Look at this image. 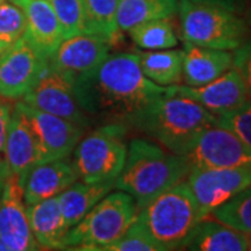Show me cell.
Segmentation results:
<instances>
[{
  "mask_svg": "<svg viewBox=\"0 0 251 251\" xmlns=\"http://www.w3.org/2000/svg\"><path fill=\"white\" fill-rule=\"evenodd\" d=\"M17 103L27 116L28 122L35 133L41 163L67 159L74 151L75 145L82 138V135L88 131L84 127L63 117L32 108L23 100H18Z\"/></svg>",
  "mask_w": 251,
  "mask_h": 251,
  "instance_id": "obj_12",
  "label": "cell"
},
{
  "mask_svg": "<svg viewBox=\"0 0 251 251\" xmlns=\"http://www.w3.org/2000/svg\"><path fill=\"white\" fill-rule=\"evenodd\" d=\"M0 251H9L7 250V247H6V244L3 243V240L0 239Z\"/></svg>",
  "mask_w": 251,
  "mask_h": 251,
  "instance_id": "obj_36",
  "label": "cell"
},
{
  "mask_svg": "<svg viewBox=\"0 0 251 251\" xmlns=\"http://www.w3.org/2000/svg\"><path fill=\"white\" fill-rule=\"evenodd\" d=\"M184 250L246 251L249 250V233L205 216L196 226Z\"/></svg>",
  "mask_w": 251,
  "mask_h": 251,
  "instance_id": "obj_21",
  "label": "cell"
},
{
  "mask_svg": "<svg viewBox=\"0 0 251 251\" xmlns=\"http://www.w3.org/2000/svg\"><path fill=\"white\" fill-rule=\"evenodd\" d=\"M233 52V67L242 75L251 99V38Z\"/></svg>",
  "mask_w": 251,
  "mask_h": 251,
  "instance_id": "obj_33",
  "label": "cell"
},
{
  "mask_svg": "<svg viewBox=\"0 0 251 251\" xmlns=\"http://www.w3.org/2000/svg\"><path fill=\"white\" fill-rule=\"evenodd\" d=\"M112 188H115V180H106L99 183L74 181L62 191L57 196V200L67 227L72 229L73 226L78 224L90 212L91 208L99 200L105 197Z\"/></svg>",
  "mask_w": 251,
  "mask_h": 251,
  "instance_id": "obj_22",
  "label": "cell"
},
{
  "mask_svg": "<svg viewBox=\"0 0 251 251\" xmlns=\"http://www.w3.org/2000/svg\"><path fill=\"white\" fill-rule=\"evenodd\" d=\"M183 41L198 46L234 50L251 38V28L242 14L193 0H179Z\"/></svg>",
  "mask_w": 251,
  "mask_h": 251,
  "instance_id": "obj_6",
  "label": "cell"
},
{
  "mask_svg": "<svg viewBox=\"0 0 251 251\" xmlns=\"http://www.w3.org/2000/svg\"><path fill=\"white\" fill-rule=\"evenodd\" d=\"M81 4L85 32L116 45L122 36L117 25L119 0H81Z\"/></svg>",
  "mask_w": 251,
  "mask_h": 251,
  "instance_id": "obj_25",
  "label": "cell"
},
{
  "mask_svg": "<svg viewBox=\"0 0 251 251\" xmlns=\"http://www.w3.org/2000/svg\"><path fill=\"white\" fill-rule=\"evenodd\" d=\"M21 100L32 108L73 122L85 130L94 127L77 98L74 84L49 67Z\"/></svg>",
  "mask_w": 251,
  "mask_h": 251,
  "instance_id": "obj_10",
  "label": "cell"
},
{
  "mask_svg": "<svg viewBox=\"0 0 251 251\" xmlns=\"http://www.w3.org/2000/svg\"><path fill=\"white\" fill-rule=\"evenodd\" d=\"M204 219L186 181H180L140 206L135 222L161 251L181 250Z\"/></svg>",
  "mask_w": 251,
  "mask_h": 251,
  "instance_id": "obj_3",
  "label": "cell"
},
{
  "mask_svg": "<svg viewBox=\"0 0 251 251\" xmlns=\"http://www.w3.org/2000/svg\"><path fill=\"white\" fill-rule=\"evenodd\" d=\"M208 216L244 233H251V186L215 208Z\"/></svg>",
  "mask_w": 251,
  "mask_h": 251,
  "instance_id": "obj_27",
  "label": "cell"
},
{
  "mask_svg": "<svg viewBox=\"0 0 251 251\" xmlns=\"http://www.w3.org/2000/svg\"><path fill=\"white\" fill-rule=\"evenodd\" d=\"M183 81L190 87H201L216 80L233 67V52L184 42Z\"/></svg>",
  "mask_w": 251,
  "mask_h": 251,
  "instance_id": "obj_19",
  "label": "cell"
},
{
  "mask_svg": "<svg viewBox=\"0 0 251 251\" xmlns=\"http://www.w3.org/2000/svg\"><path fill=\"white\" fill-rule=\"evenodd\" d=\"M197 3H206V4H214V6H219L224 9L234 11L237 14H244V11L247 9L250 0H193Z\"/></svg>",
  "mask_w": 251,
  "mask_h": 251,
  "instance_id": "obj_34",
  "label": "cell"
},
{
  "mask_svg": "<svg viewBox=\"0 0 251 251\" xmlns=\"http://www.w3.org/2000/svg\"><path fill=\"white\" fill-rule=\"evenodd\" d=\"M186 183L197 201L202 218L251 186V166L198 169L191 168Z\"/></svg>",
  "mask_w": 251,
  "mask_h": 251,
  "instance_id": "obj_9",
  "label": "cell"
},
{
  "mask_svg": "<svg viewBox=\"0 0 251 251\" xmlns=\"http://www.w3.org/2000/svg\"><path fill=\"white\" fill-rule=\"evenodd\" d=\"M243 17L246 18L247 24H249L251 28V0L250 3H249V6H247V9H246V11H244V14H243Z\"/></svg>",
  "mask_w": 251,
  "mask_h": 251,
  "instance_id": "obj_35",
  "label": "cell"
},
{
  "mask_svg": "<svg viewBox=\"0 0 251 251\" xmlns=\"http://www.w3.org/2000/svg\"><path fill=\"white\" fill-rule=\"evenodd\" d=\"M218 123V116L193 99L166 94L153 103L138 126V131L151 137L166 150L184 155L198 135Z\"/></svg>",
  "mask_w": 251,
  "mask_h": 251,
  "instance_id": "obj_4",
  "label": "cell"
},
{
  "mask_svg": "<svg viewBox=\"0 0 251 251\" xmlns=\"http://www.w3.org/2000/svg\"><path fill=\"white\" fill-rule=\"evenodd\" d=\"M105 251H161L148 234L134 222L119 240L112 243Z\"/></svg>",
  "mask_w": 251,
  "mask_h": 251,
  "instance_id": "obj_31",
  "label": "cell"
},
{
  "mask_svg": "<svg viewBox=\"0 0 251 251\" xmlns=\"http://www.w3.org/2000/svg\"><path fill=\"white\" fill-rule=\"evenodd\" d=\"M0 239L9 251L39 250L31 232L20 176L11 173L0 193Z\"/></svg>",
  "mask_w": 251,
  "mask_h": 251,
  "instance_id": "obj_13",
  "label": "cell"
},
{
  "mask_svg": "<svg viewBox=\"0 0 251 251\" xmlns=\"http://www.w3.org/2000/svg\"><path fill=\"white\" fill-rule=\"evenodd\" d=\"M73 84L94 127L115 123L134 130L168 91L144 75L135 52L109 54L95 70Z\"/></svg>",
  "mask_w": 251,
  "mask_h": 251,
  "instance_id": "obj_1",
  "label": "cell"
},
{
  "mask_svg": "<svg viewBox=\"0 0 251 251\" xmlns=\"http://www.w3.org/2000/svg\"><path fill=\"white\" fill-rule=\"evenodd\" d=\"M190 165L177 153L156 141L134 138L128 143L126 162L115 180V188L122 190L145 205L150 200L186 179Z\"/></svg>",
  "mask_w": 251,
  "mask_h": 251,
  "instance_id": "obj_2",
  "label": "cell"
},
{
  "mask_svg": "<svg viewBox=\"0 0 251 251\" xmlns=\"http://www.w3.org/2000/svg\"><path fill=\"white\" fill-rule=\"evenodd\" d=\"M249 250H251V233H249Z\"/></svg>",
  "mask_w": 251,
  "mask_h": 251,
  "instance_id": "obj_37",
  "label": "cell"
},
{
  "mask_svg": "<svg viewBox=\"0 0 251 251\" xmlns=\"http://www.w3.org/2000/svg\"><path fill=\"white\" fill-rule=\"evenodd\" d=\"M31 232L39 250H66L69 227L64 222L57 196L27 205Z\"/></svg>",
  "mask_w": 251,
  "mask_h": 251,
  "instance_id": "obj_20",
  "label": "cell"
},
{
  "mask_svg": "<svg viewBox=\"0 0 251 251\" xmlns=\"http://www.w3.org/2000/svg\"><path fill=\"white\" fill-rule=\"evenodd\" d=\"M179 10V0H119L117 25L122 32L152 20L173 18Z\"/></svg>",
  "mask_w": 251,
  "mask_h": 251,
  "instance_id": "obj_24",
  "label": "cell"
},
{
  "mask_svg": "<svg viewBox=\"0 0 251 251\" xmlns=\"http://www.w3.org/2000/svg\"><path fill=\"white\" fill-rule=\"evenodd\" d=\"M138 209L130 194L122 190L108 193L69 230L66 250L105 251L134 224Z\"/></svg>",
  "mask_w": 251,
  "mask_h": 251,
  "instance_id": "obj_5",
  "label": "cell"
},
{
  "mask_svg": "<svg viewBox=\"0 0 251 251\" xmlns=\"http://www.w3.org/2000/svg\"><path fill=\"white\" fill-rule=\"evenodd\" d=\"M183 158L190 165V169L251 166L250 148L229 128L218 123L198 135Z\"/></svg>",
  "mask_w": 251,
  "mask_h": 251,
  "instance_id": "obj_8",
  "label": "cell"
},
{
  "mask_svg": "<svg viewBox=\"0 0 251 251\" xmlns=\"http://www.w3.org/2000/svg\"><path fill=\"white\" fill-rule=\"evenodd\" d=\"M27 28L23 9L11 0L0 3V53L20 41Z\"/></svg>",
  "mask_w": 251,
  "mask_h": 251,
  "instance_id": "obj_28",
  "label": "cell"
},
{
  "mask_svg": "<svg viewBox=\"0 0 251 251\" xmlns=\"http://www.w3.org/2000/svg\"><path fill=\"white\" fill-rule=\"evenodd\" d=\"M110 48L112 45L105 39L87 32L70 36L48 59L49 69L74 82L105 62Z\"/></svg>",
  "mask_w": 251,
  "mask_h": 251,
  "instance_id": "obj_14",
  "label": "cell"
},
{
  "mask_svg": "<svg viewBox=\"0 0 251 251\" xmlns=\"http://www.w3.org/2000/svg\"><path fill=\"white\" fill-rule=\"evenodd\" d=\"M11 106L9 103L0 100V193L3 184L10 175L6 161V134H7V125H9Z\"/></svg>",
  "mask_w": 251,
  "mask_h": 251,
  "instance_id": "obj_32",
  "label": "cell"
},
{
  "mask_svg": "<svg viewBox=\"0 0 251 251\" xmlns=\"http://www.w3.org/2000/svg\"><path fill=\"white\" fill-rule=\"evenodd\" d=\"M62 28L64 39L85 32L81 0H48Z\"/></svg>",
  "mask_w": 251,
  "mask_h": 251,
  "instance_id": "obj_29",
  "label": "cell"
},
{
  "mask_svg": "<svg viewBox=\"0 0 251 251\" xmlns=\"http://www.w3.org/2000/svg\"><path fill=\"white\" fill-rule=\"evenodd\" d=\"M218 125L229 128L251 150V100L240 108L218 116Z\"/></svg>",
  "mask_w": 251,
  "mask_h": 251,
  "instance_id": "obj_30",
  "label": "cell"
},
{
  "mask_svg": "<svg viewBox=\"0 0 251 251\" xmlns=\"http://www.w3.org/2000/svg\"><path fill=\"white\" fill-rule=\"evenodd\" d=\"M135 54L144 75L155 84L169 87L183 80V49L137 50Z\"/></svg>",
  "mask_w": 251,
  "mask_h": 251,
  "instance_id": "obj_23",
  "label": "cell"
},
{
  "mask_svg": "<svg viewBox=\"0 0 251 251\" xmlns=\"http://www.w3.org/2000/svg\"><path fill=\"white\" fill-rule=\"evenodd\" d=\"M77 180L75 168L67 159L38 163L20 177L27 205L59 196Z\"/></svg>",
  "mask_w": 251,
  "mask_h": 251,
  "instance_id": "obj_16",
  "label": "cell"
},
{
  "mask_svg": "<svg viewBox=\"0 0 251 251\" xmlns=\"http://www.w3.org/2000/svg\"><path fill=\"white\" fill-rule=\"evenodd\" d=\"M172 18L152 20L127 31L133 44L143 50H163L172 49L179 45V38L176 35Z\"/></svg>",
  "mask_w": 251,
  "mask_h": 251,
  "instance_id": "obj_26",
  "label": "cell"
},
{
  "mask_svg": "<svg viewBox=\"0 0 251 251\" xmlns=\"http://www.w3.org/2000/svg\"><path fill=\"white\" fill-rule=\"evenodd\" d=\"M20 6L25 18L27 28L24 36L31 45L46 59L50 57L57 46L64 41L62 28L48 0H11Z\"/></svg>",
  "mask_w": 251,
  "mask_h": 251,
  "instance_id": "obj_18",
  "label": "cell"
},
{
  "mask_svg": "<svg viewBox=\"0 0 251 251\" xmlns=\"http://www.w3.org/2000/svg\"><path fill=\"white\" fill-rule=\"evenodd\" d=\"M128 127L100 125L88 130L74 148L73 165L78 179L85 183L116 180L127 155Z\"/></svg>",
  "mask_w": 251,
  "mask_h": 251,
  "instance_id": "obj_7",
  "label": "cell"
},
{
  "mask_svg": "<svg viewBox=\"0 0 251 251\" xmlns=\"http://www.w3.org/2000/svg\"><path fill=\"white\" fill-rule=\"evenodd\" d=\"M169 88L176 95L196 100L215 116L232 112L251 100L242 75L234 67L201 87L175 84Z\"/></svg>",
  "mask_w": 251,
  "mask_h": 251,
  "instance_id": "obj_15",
  "label": "cell"
},
{
  "mask_svg": "<svg viewBox=\"0 0 251 251\" xmlns=\"http://www.w3.org/2000/svg\"><path fill=\"white\" fill-rule=\"evenodd\" d=\"M6 161L10 173L20 177H23L31 168L41 163L35 133L18 103L11 109L7 125Z\"/></svg>",
  "mask_w": 251,
  "mask_h": 251,
  "instance_id": "obj_17",
  "label": "cell"
},
{
  "mask_svg": "<svg viewBox=\"0 0 251 251\" xmlns=\"http://www.w3.org/2000/svg\"><path fill=\"white\" fill-rule=\"evenodd\" d=\"M48 67V59L23 36L0 53V97L21 99Z\"/></svg>",
  "mask_w": 251,
  "mask_h": 251,
  "instance_id": "obj_11",
  "label": "cell"
},
{
  "mask_svg": "<svg viewBox=\"0 0 251 251\" xmlns=\"http://www.w3.org/2000/svg\"><path fill=\"white\" fill-rule=\"evenodd\" d=\"M1 1H4V0H0V3H1Z\"/></svg>",
  "mask_w": 251,
  "mask_h": 251,
  "instance_id": "obj_38",
  "label": "cell"
}]
</instances>
